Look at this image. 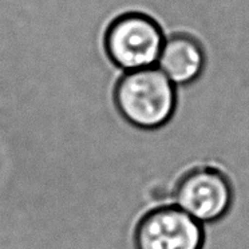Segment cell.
<instances>
[{
	"instance_id": "1",
	"label": "cell",
	"mask_w": 249,
	"mask_h": 249,
	"mask_svg": "<svg viewBox=\"0 0 249 249\" xmlns=\"http://www.w3.org/2000/svg\"><path fill=\"white\" fill-rule=\"evenodd\" d=\"M115 105L121 115L137 127H160L176 110L177 87L156 66L127 71L115 87Z\"/></svg>"
},
{
	"instance_id": "4",
	"label": "cell",
	"mask_w": 249,
	"mask_h": 249,
	"mask_svg": "<svg viewBox=\"0 0 249 249\" xmlns=\"http://www.w3.org/2000/svg\"><path fill=\"white\" fill-rule=\"evenodd\" d=\"M232 202V189L228 178L214 169H200L179 182L176 206L201 224L221 218Z\"/></svg>"
},
{
	"instance_id": "5",
	"label": "cell",
	"mask_w": 249,
	"mask_h": 249,
	"mask_svg": "<svg viewBox=\"0 0 249 249\" xmlns=\"http://www.w3.org/2000/svg\"><path fill=\"white\" fill-rule=\"evenodd\" d=\"M205 63V51L200 40L184 33L166 35L157 62L158 69L176 87L189 85L198 79Z\"/></svg>"
},
{
	"instance_id": "3",
	"label": "cell",
	"mask_w": 249,
	"mask_h": 249,
	"mask_svg": "<svg viewBox=\"0 0 249 249\" xmlns=\"http://www.w3.org/2000/svg\"><path fill=\"white\" fill-rule=\"evenodd\" d=\"M202 224L178 206L149 213L137 229V249H201Z\"/></svg>"
},
{
	"instance_id": "2",
	"label": "cell",
	"mask_w": 249,
	"mask_h": 249,
	"mask_svg": "<svg viewBox=\"0 0 249 249\" xmlns=\"http://www.w3.org/2000/svg\"><path fill=\"white\" fill-rule=\"evenodd\" d=\"M166 35L160 23L142 12L117 18L106 33V51L118 69L127 71L154 67Z\"/></svg>"
}]
</instances>
